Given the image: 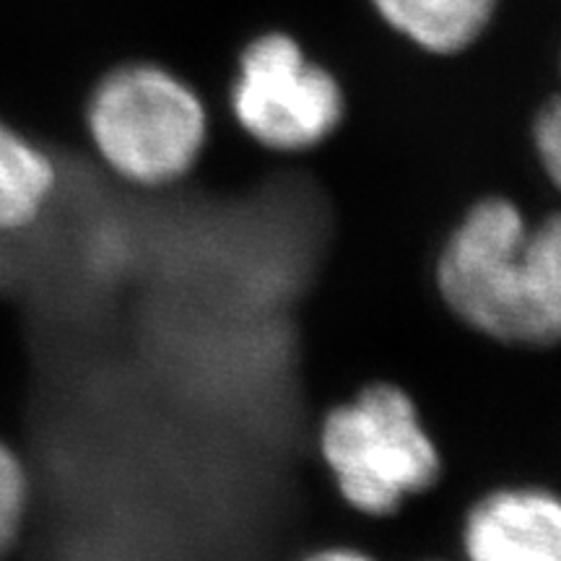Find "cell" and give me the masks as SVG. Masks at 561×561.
I'll list each match as a JSON object with an SVG mask.
<instances>
[{"label": "cell", "mask_w": 561, "mask_h": 561, "mask_svg": "<svg viewBox=\"0 0 561 561\" xmlns=\"http://www.w3.org/2000/svg\"><path fill=\"white\" fill-rule=\"evenodd\" d=\"M430 276L437 307L471 339L561 346V210L530 221L510 195H476L439 237Z\"/></svg>", "instance_id": "cell-1"}, {"label": "cell", "mask_w": 561, "mask_h": 561, "mask_svg": "<svg viewBox=\"0 0 561 561\" xmlns=\"http://www.w3.org/2000/svg\"><path fill=\"white\" fill-rule=\"evenodd\" d=\"M312 445L335 500L367 523L396 520L447 476L430 413L396 377H371L328 405Z\"/></svg>", "instance_id": "cell-2"}, {"label": "cell", "mask_w": 561, "mask_h": 561, "mask_svg": "<svg viewBox=\"0 0 561 561\" xmlns=\"http://www.w3.org/2000/svg\"><path fill=\"white\" fill-rule=\"evenodd\" d=\"M83 133L102 170L140 193L182 185L206 161L210 107L193 81L159 60H125L94 83Z\"/></svg>", "instance_id": "cell-3"}, {"label": "cell", "mask_w": 561, "mask_h": 561, "mask_svg": "<svg viewBox=\"0 0 561 561\" xmlns=\"http://www.w3.org/2000/svg\"><path fill=\"white\" fill-rule=\"evenodd\" d=\"M227 110L248 144L271 157H310L348 125L351 100L333 68L289 32L244 42L227 87Z\"/></svg>", "instance_id": "cell-4"}, {"label": "cell", "mask_w": 561, "mask_h": 561, "mask_svg": "<svg viewBox=\"0 0 561 561\" xmlns=\"http://www.w3.org/2000/svg\"><path fill=\"white\" fill-rule=\"evenodd\" d=\"M460 561H561V494L541 483H494L460 512Z\"/></svg>", "instance_id": "cell-5"}, {"label": "cell", "mask_w": 561, "mask_h": 561, "mask_svg": "<svg viewBox=\"0 0 561 561\" xmlns=\"http://www.w3.org/2000/svg\"><path fill=\"white\" fill-rule=\"evenodd\" d=\"M502 0H369L388 30L432 58H455L479 45Z\"/></svg>", "instance_id": "cell-6"}, {"label": "cell", "mask_w": 561, "mask_h": 561, "mask_svg": "<svg viewBox=\"0 0 561 561\" xmlns=\"http://www.w3.org/2000/svg\"><path fill=\"white\" fill-rule=\"evenodd\" d=\"M58 193V159L39 140L0 117V234L37 227Z\"/></svg>", "instance_id": "cell-7"}, {"label": "cell", "mask_w": 561, "mask_h": 561, "mask_svg": "<svg viewBox=\"0 0 561 561\" xmlns=\"http://www.w3.org/2000/svg\"><path fill=\"white\" fill-rule=\"evenodd\" d=\"M32 476L16 447L0 439V561L11 557L30 520Z\"/></svg>", "instance_id": "cell-8"}, {"label": "cell", "mask_w": 561, "mask_h": 561, "mask_svg": "<svg viewBox=\"0 0 561 561\" xmlns=\"http://www.w3.org/2000/svg\"><path fill=\"white\" fill-rule=\"evenodd\" d=\"M530 146L543 178L561 195V94L541 102L533 115Z\"/></svg>", "instance_id": "cell-9"}, {"label": "cell", "mask_w": 561, "mask_h": 561, "mask_svg": "<svg viewBox=\"0 0 561 561\" xmlns=\"http://www.w3.org/2000/svg\"><path fill=\"white\" fill-rule=\"evenodd\" d=\"M291 561H385L367 546L354 541H325L297 553Z\"/></svg>", "instance_id": "cell-10"}, {"label": "cell", "mask_w": 561, "mask_h": 561, "mask_svg": "<svg viewBox=\"0 0 561 561\" xmlns=\"http://www.w3.org/2000/svg\"><path fill=\"white\" fill-rule=\"evenodd\" d=\"M413 561H460L458 557L447 559V557H424V559H413Z\"/></svg>", "instance_id": "cell-11"}]
</instances>
